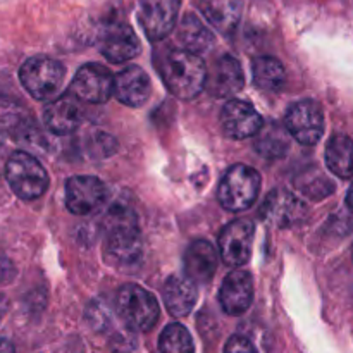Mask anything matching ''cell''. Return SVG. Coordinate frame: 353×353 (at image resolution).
Instances as JSON below:
<instances>
[{"instance_id":"ac0fdd59","label":"cell","mask_w":353,"mask_h":353,"mask_svg":"<svg viewBox=\"0 0 353 353\" xmlns=\"http://www.w3.org/2000/svg\"><path fill=\"white\" fill-rule=\"evenodd\" d=\"M83 112L78 99L71 92L57 97L54 102L45 107L43 121L48 131L54 134H69L76 131L81 124Z\"/></svg>"},{"instance_id":"83f0119b","label":"cell","mask_w":353,"mask_h":353,"mask_svg":"<svg viewBox=\"0 0 353 353\" xmlns=\"http://www.w3.org/2000/svg\"><path fill=\"white\" fill-rule=\"evenodd\" d=\"M88 150L93 157H107L116 150V140L110 134L97 131L88 138Z\"/></svg>"},{"instance_id":"8992f818","label":"cell","mask_w":353,"mask_h":353,"mask_svg":"<svg viewBox=\"0 0 353 353\" xmlns=\"http://www.w3.org/2000/svg\"><path fill=\"white\" fill-rule=\"evenodd\" d=\"M64 76V65L55 59L45 57V55L28 59L19 69L21 85L37 100L54 99L61 90Z\"/></svg>"},{"instance_id":"ffe728a7","label":"cell","mask_w":353,"mask_h":353,"mask_svg":"<svg viewBox=\"0 0 353 353\" xmlns=\"http://www.w3.org/2000/svg\"><path fill=\"white\" fill-rule=\"evenodd\" d=\"M162 295H164L168 312L174 317H183L192 312L199 299V290H196V283H193L188 276L174 274L164 283Z\"/></svg>"},{"instance_id":"f1b7e54d","label":"cell","mask_w":353,"mask_h":353,"mask_svg":"<svg viewBox=\"0 0 353 353\" xmlns=\"http://www.w3.org/2000/svg\"><path fill=\"white\" fill-rule=\"evenodd\" d=\"M224 353H257L252 341H248L243 336H233L228 340Z\"/></svg>"},{"instance_id":"e0dca14e","label":"cell","mask_w":353,"mask_h":353,"mask_svg":"<svg viewBox=\"0 0 353 353\" xmlns=\"http://www.w3.org/2000/svg\"><path fill=\"white\" fill-rule=\"evenodd\" d=\"M150 78L138 65H130L114 76V95L124 105H143L150 97Z\"/></svg>"},{"instance_id":"30bf717a","label":"cell","mask_w":353,"mask_h":353,"mask_svg":"<svg viewBox=\"0 0 353 353\" xmlns=\"http://www.w3.org/2000/svg\"><path fill=\"white\" fill-rule=\"evenodd\" d=\"M305 203L292 192L286 190H272L262 202L261 214L262 219L271 226L279 228V230H286L295 224H300L307 217Z\"/></svg>"},{"instance_id":"5bb4252c","label":"cell","mask_w":353,"mask_h":353,"mask_svg":"<svg viewBox=\"0 0 353 353\" xmlns=\"http://www.w3.org/2000/svg\"><path fill=\"white\" fill-rule=\"evenodd\" d=\"M221 126L226 137L243 140V138L255 137L264 126V121L252 103L233 99L223 107Z\"/></svg>"},{"instance_id":"9c48e42d","label":"cell","mask_w":353,"mask_h":353,"mask_svg":"<svg viewBox=\"0 0 353 353\" xmlns=\"http://www.w3.org/2000/svg\"><path fill=\"white\" fill-rule=\"evenodd\" d=\"M255 224L248 219L231 221L219 234L221 259L230 268L245 265L252 257Z\"/></svg>"},{"instance_id":"4316f807","label":"cell","mask_w":353,"mask_h":353,"mask_svg":"<svg viewBox=\"0 0 353 353\" xmlns=\"http://www.w3.org/2000/svg\"><path fill=\"white\" fill-rule=\"evenodd\" d=\"M159 353H193V340L181 324H169L159 338Z\"/></svg>"},{"instance_id":"603a6c76","label":"cell","mask_w":353,"mask_h":353,"mask_svg":"<svg viewBox=\"0 0 353 353\" xmlns=\"http://www.w3.org/2000/svg\"><path fill=\"white\" fill-rule=\"evenodd\" d=\"M178 40L183 50L200 55L214 45V33L196 14L188 12L178 26Z\"/></svg>"},{"instance_id":"836d02e7","label":"cell","mask_w":353,"mask_h":353,"mask_svg":"<svg viewBox=\"0 0 353 353\" xmlns=\"http://www.w3.org/2000/svg\"><path fill=\"white\" fill-rule=\"evenodd\" d=\"M2 150H3V143H2V140H0V155H2Z\"/></svg>"},{"instance_id":"e575fe53","label":"cell","mask_w":353,"mask_h":353,"mask_svg":"<svg viewBox=\"0 0 353 353\" xmlns=\"http://www.w3.org/2000/svg\"><path fill=\"white\" fill-rule=\"evenodd\" d=\"M352 255H353V248H352Z\"/></svg>"},{"instance_id":"2e32d148","label":"cell","mask_w":353,"mask_h":353,"mask_svg":"<svg viewBox=\"0 0 353 353\" xmlns=\"http://www.w3.org/2000/svg\"><path fill=\"white\" fill-rule=\"evenodd\" d=\"M254 300V279L245 271H233L224 278L219 292V302L228 316H241Z\"/></svg>"},{"instance_id":"7a4b0ae2","label":"cell","mask_w":353,"mask_h":353,"mask_svg":"<svg viewBox=\"0 0 353 353\" xmlns=\"http://www.w3.org/2000/svg\"><path fill=\"white\" fill-rule=\"evenodd\" d=\"M159 71L169 92L181 100L199 97L205 88L209 74L203 59L183 48H171L165 52Z\"/></svg>"},{"instance_id":"1f68e13d","label":"cell","mask_w":353,"mask_h":353,"mask_svg":"<svg viewBox=\"0 0 353 353\" xmlns=\"http://www.w3.org/2000/svg\"><path fill=\"white\" fill-rule=\"evenodd\" d=\"M7 309H9V302H7L6 295H2V293H0V321H2L3 316H6Z\"/></svg>"},{"instance_id":"3957f363","label":"cell","mask_w":353,"mask_h":353,"mask_svg":"<svg viewBox=\"0 0 353 353\" xmlns=\"http://www.w3.org/2000/svg\"><path fill=\"white\" fill-rule=\"evenodd\" d=\"M6 179L10 190L23 200H37L47 192L48 174L30 152L17 150L7 159Z\"/></svg>"},{"instance_id":"4fadbf2b","label":"cell","mask_w":353,"mask_h":353,"mask_svg":"<svg viewBox=\"0 0 353 353\" xmlns=\"http://www.w3.org/2000/svg\"><path fill=\"white\" fill-rule=\"evenodd\" d=\"M99 48L109 62L123 64L137 57L141 47L137 33L130 24L110 21L100 30Z\"/></svg>"},{"instance_id":"7402d4cb","label":"cell","mask_w":353,"mask_h":353,"mask_svg":"<svg viewBox=\"0 0 353 353\" xmlns=\"http://www.w3.org/2000/svg\"><path fill=\"white\" fill-rule=\"evenodd\" d=\"M290 131L286 126H281L279 123H264L257 134H255L254 147L259 155L269 159V161H276V159H283L290 150Z\"/></svg>"},{"instance_id":"9a60e30c","label":"cell","mask_w":353,"mask_h":353,"mask_svg":"<svg viewBox=\"0 0 353 353\" xmlns=\"http://www.w3.org/2000/svg\"><path fill=\"white\" fill-rule=\"evenodd\" d=\"M245 86V74L240 61L233 55H223L214 62V68L207 74V92L217 99L236 95Z\"/></svg>"},{"instance_id":"f546056e","label":"cell","mask_w":353,"mask_h":353,"mask_svg":"<svg viewBox=\"0 0 353 353\" xmlns=\"http://www.w3.org/2000/svg\"><path fill=\"white\" fill-rule=\"evenodd\" d=\"M16 276V268L7 255L0 254V285H6Z\"/></svg>"},{"instance_id":"4dcf8cb0","label":"cell","mask_w":353,"mask_h":353,"mask_svg":"<svg viewBox=\"0 0 353 353\" xmlns=\"http://www.w3.org/2000/svg\"><path fill=\"white\" fill-rule=\"evenodd\" d=\"M0 353H16L14 345L7 338H0Z\"/></svg>"},{"instance_id":"6da1fadb","label":"cell","mask_w":353,"mask_h":353,"mask_svg":"<svg viewBox=\"0 0 353 353\" xmlns=\"http://www.w3.org/2000/svg\"><path fill=\"white\" fill-rule=\"evenodd\" d=\"M103 257L117 269L134 268L143 255L140 226L134 210L126 203H116L103 221Z\"/></svg>"},{"instance_id":"d6a6232c","label":"cell","mask_w":353,"mask_h":353,"mask_svg":"<svg viewBox=\"0 0 353 353\" xmlns=\"http://www.w3.org/2000/svg\"><path fill=\"white\" fill-rule=\"evenodd\" d=\"M347 205L353 209V185L350 186V190H348V193H347Z\"/></svg>"},{"instance_id":"d6986e66","label":"cell","mask_w":353,"mask_h":353,"mask_svg":"<svg viewBox=\"0 0 353 353\" xmlns=\"http://www.w3.org/2000/svg\"><path fill=\"white\" fill-rule=\"evenodd\" d=\"M219 264L216 248L207 240H195L185 252V272L193 283H209L214 278Z\"/></svg>"},{"instance_id":"7c38bea8","label":"cell","mask_w":353,"mask_h":353,"mask_svg":"<svg viewBox=\"0 0 353 353\" xmlns=\"http://www.w3.org/2000/svg\"><path fill=\"white\" fill-rule=\"evenodd\" d=\"M107 200V186L95 176H72L65 183V207L76 216L97 212Z\"/></svg>"},{"instance_id":"52a82bcc","label":"cell","mask_w":353,"mask_h":353,"mask_svg":"<svg viewBox=\"0 0 353 353\" xmlns=\"http://www.w3.org/2000/svg\"><path fill=\"white\" fill-rule=\"evenodd\" d=\"M285 126L299 143L312 147L324 133L323 107L316 100H300L288 109Z\"/></svg>"},{"instance_id":"d4e9b609","label":"cell","mask_w":353,"mask_h":353,"mask_svg":"<svg viewBox=\"0 0 353 353\" xmlns=\"http://www.w3.org/2000/svg\"><path fill=\"white\" fill-rule=\"evenodd\" d=\"M252 74L259 88L265 92H279L286 83V71L276 57L262 55L252 62Z\"/></svg>"},{"instance_id":"5b68a950","label":"cell","mask_w":353,"mask_h":353,"mask_svg":"<svg viewBox=\"0 0 353 353\" xmlns=\"http://www.w3.org/2000/svg\"><path fill=\"white\" fill-rule=\"evenodd\" d=\"M116 314L130 330L148 331L157 324L161 307L150 292L138 285H124L116 296Z\"/></svg>"},{"instance_id":"cb8c5ba5","label":"cell","mask_w":353,"mask_h":353,"mask_svg":"<svg viewBox=\"0 0 353 353\" xmlns=\"http://www.w3.org/2000/svg\"><path fill=\"white\" fill-rule=\"evenodd\" d=\"M326 164L338 178H353V140L345 134H334L326 147Z\"/></svg>"},{"instance_id":"ba28073f","label":"cell","mask_w":353,"mask_h":353,"mask_svg":"<svg viewBox=\"0 0 353 353\" xmlns=\"http://www.w3.org/2000/svg\"><path fill=\"white\" fill-rule=\"evenodd\" d=\"M181 0H138V23L148 40L161 41L178 23Z\"/></svg>"},{"instance_id":"44dd1931","label":"cell","mask_w":353,"mask_h":353,"mask_svg":"<svg viewBox=\"0 0 353 353\" xmlns=\"http://www.w3.org/2000/svg\"><path fill=\"white\" fill-rule=\"evenodd\" d=\"M205 19L223 34H231L240 24L243 0H202Z\"/></svg>"},{"instance_id":"277c9868","label":"cell","mask_w":353,"mask_h":353,"mask_svg":"<svg viewBox=\"0 0 353 353\" xmlns=\"http://www.w3.org/2000/svg\"><path fill=\"white\" fill-rule=\"evenodd\" d=\"M262 179L254 168L236 164L224 174L217 188V200L230 212H241L255 203Z\"/></svg>"},{"instance_id":"484cf974","label":"cell","mask_w":353,"mask_h":353,"mask_svg":"<svg viewBox=\"0 0 353 353\" xmlns=\"http://www.w3.org/2000/svg\"><path fill=\"white\" fill-rule=\"evenodd\" d=\"M295 186L302 195L310 200H323L334 192V183L319 168L303 169L295 179Z\"/></svg>"},{"instance_id":"8fae6325","label":"cell","mask_w":353,"mask_h":353,"mask_svg":"<svg viewBox=\"0 0 353 353\" xmlns=\"http://www.w3.org/2000/svg\"><path fill=\"white\" fill-rule=\"evenodd\" d=\"M69 92L86 103H105L114 95V76L100 64H85L72 78Z\"/></svg>"}]
</instances>
